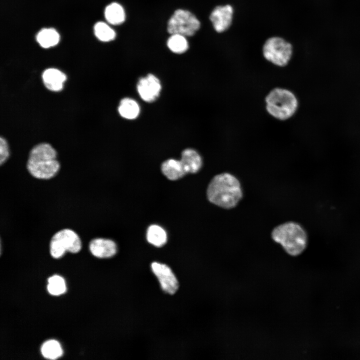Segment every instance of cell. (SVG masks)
Returning <instances> with one entry per match:
<instances>
[{
  "label": "cell",
  "instance_id": "cell-15",
  "mask_svg": "<svg viewBox=\"0 0 360 360\" xmlns=\"http://www.w3.org/2000/svg\"><path fill=\"white\" fill-rule=\"evenodd\" d=\"M118 110L122 118L132 120L138 117L140 108L136 101L130 98L126 97L120 100Z\"/></svg>",
  "mask_w": 360,
  "mask_h": 360
},
{
  "label": "cell",
  "instance_id": "cell-4",
  "mask_svg": "<svg viewBox=\"0 0 360 360\" xmlns=\"http://www.w3.org/2000/svg\"><path fill=\"white\" fill-rule=\"evenodd\" d=\"M266 109L272 117L280 120L291 118L296 112L298 101L294 94L284 88L271 90L265 98Z\"/></svg>",
  "mask_w": 360,
  "mask_h": 360
},
{
  "label": "cell",
  "instance_id": "cell-23",
  "mask_svg": "<svg viewBox=\"0 0 360 360\" xmlns=\"http://www.w3.org/2000/svg\"><path fill=\"white\" fill-rule=\"evenodd\" d=\"M10 155L8 144L2 136L0 138V164H2L8 160Z\"/></svg>",
  "mask_w": 360,
  "mask_h": 360
},
{
  "label": "cell",
  "instance_id": "cell-21",
  "mask_svg": "<svg viewBox=\"0 0 360 360\" xmlns=\"http://www.w3.org/2000/svg\"><path fill=\"white\" fill-rule=\"evenodd\" d=\"M94 29L96 36L100 41L110 42L113 40L116 37L114 30L104 22H96Z\"/></svg>",
  "mask_w": 360,
  "mask_h": 360
},
{
  "label": "cell",
  "instance_id": "cell-16",
  "mask_svg": "<svg viewBox=\"0 0 360 360\" xmlns=\"http://www.w3.org/2000/svg\"><path fill=\"white\" fill-rule=\"evenodd\" d=\"M36 39L42 47L49 48L58 44L60 41V35L54 28H43L38 33Z\"/></svg>",
  "mask_w": 360,
  "mask_h": 360
},
{
  "label": "cell",
  "instance_id": "cell-12",
  "mask_svg": "<svg viewBox=\"0 0 360 360\" xmlns=\"http://www.w3.org/2000/svg\"><path fill=\"white\" fill-rule=\"evenodd\" d=\"M66 79V75L64 72L54 68H48L42 74V80L44 86L51 91L61 90Z\"/></svg>",
  "mask_w": 360,
  "mask_h": 360
},
{
  "label": "cell",
  "instance_id": "cell-10",
  "mask_svg": "<svg viewBox=\"0 0 360 360\" xmlns=\"http://www.w3.org/2000/svg\"><path fill=\"white\" fill-rule=\"evenodd\" d=\"M234 12V8L230 4L218 6L213 9L209 18L217 32H224L230 27Z\"/></svg>",
  "mask_w": 360,
  "mask_h": 360
},
{
  "label": "cell",
  "instance_id": "cell-8",
  "mask_svg": "<svg viewBox=\"0 0 360 360\" xmlns=\"http://www.w3.org/2000/svg\"><path fill=\"white\" fill-rule=\"evenodd\" d=\"M136 89L140 96L144 101L152 102L159 96L162 85L157 76L152 74H148L138 80Z\"/></svg>",
  "mask_w": 360,
  "mask_h": 360
},
{
  "label": "cell",
  "instance_id": "cell-11",
  "mask_svg": "<svg viewBox=\"0 0 360 360\" xmlns=\"http://www.w3.org/2000/svg\"><path fill=\"white\" fill-rule=\"evenodd\" d=\"M88 246L93 256L101 258H111L117 251L116 245L113 240L104 238L92 239Z\"/></svg>",
  "mask_w": 360,
  "mask_h": 360
},
{
  "label": "cell",
  "instance_id": "cell-17",
  "mask_svg": "<svg viewBox=\"0 0 360 360\" xmlns=\"http://www.w3.org/2000/svg\"><path fill=\"white\" fill-rule=\"evenodd\" d=\"M104 16L107 22L114 25L122 24L126 17L123 8L116 2L112 3L106 8Z\"/></svg>",
  "mask_w": 360,
  "mask_h": 360
},
{
  "label": "cell",
  "instance_id": "cell-3",
  "mask_svg": "<svg viewBox=\"0 0 360 360\" xmlns=\"http://www.w3.org/2000/svg\"><path fill=\"white\" fill-rule=\"evenodd\" d=\"M271 236L291 256L300 255L307 247V234L301 225L294 222H288L276 226L272 230Z\"/></svg>",
  "mask_w": 360,
  "mask_h": 360
},
{
  "label": "cell",
  "instance_id": "cell-20",
  "mask_svg": "<svg viewBox=\"0 0 360 360\" xmlns=\"http://www.w3.org/2000/svg\"><path fill=\"white\" fill-rule=\"evenodd\" d=\"M167 45L172 52L178 54L184 52L188 48L185 36L179 34H172L168 40Z\"/></svg>",
  "mask_w": 360,
  "mask_h": 360
},
{
  "label": "cell",
  "instance_id": "cell-13",
  "mask_svg": "<svg viewBox=\"0 0 360 360\" xmlns=\"http://www.w3.org/2000/svg\"><path fill=\"white\" fill-rule=\"evenodd\" d=\"M180 161L186 173H196L201 168L202 160L200 154L195 150L188 148L181 154Z\"/></svg>",
  "mask_w": 360,
  "mask_h": 360
},
{
  "label": "cell",
  "instance_id": "cell-1",
  "mask_svg": "<svg viewBox=\"0 0 360 360\" xmlns=\"http://www.w3.org/2000/svg\"><path fill=\"white\" fill-rule=\"evenodd\" d=\"M206 195L211 203L223 208L230 209L237 206L243 194L238 180L230 173L222 172L212 179Z\"/></svg>",
  "mask_w": 360,
  "mask_h": 360
},
{
  "label": "cell",
  "instance_id": "cell-7",
  "mask_svg": "<svg viewBox=\"0 0 360 360\" xmlns=\"http://www.w3.org/2000/svg\"><path fill=\"white\" fill-rule=\"evenodd\" d=\"M200 23L196 17L189 11L178 9L170 18L168 31L172 34L192 36L200 28Z\"/></svg>",
  "mask_w": 360,
  "mask_h": 360
},
{
  "label": "cell",
  "instance_id": "cell-5",
  "mask_svg": "<svg viewBox=\"0 0 360 360\" xmlns=\"http://www.w3.org/2000/svg\"><path fill=\"white\" fill-rule=\"evenodd\" d=\"M262 54L268 61L276 66L283 67L288 64L292 58V46L284 38L272 36L265 42Z\"/></svg>",
  "mask_w": 360,
  "mask_h": 360
},
{
  "label": "cell",
  "instance_id": "cell-9",
  "mask_svg": "<svg viewBox=\"0 0 360 360\" xmlns=\"http://www.w3.org/2000/svg\"><path fill=\"white\" fill-rule=\"evenodd\" d=\"M151 268L162 290L170 294H174L178 288V282L171 268L167 265L158 262H153Z\"/></svg>",
  "mask_w": 360,
  "mask_h": 360
},
{
  "label": "cell",
  "instance_id": "cell-2",
  "mask_svg": "<svg viewBox=\"0 0 360 360\" xmlns=\"http://www.w3.org/2000/svg\"><path fill=\"white\" fill-rule=\"evenodd\" d=\"M56 152L50 144L41 143L30 150L26 162L28 172L36 178L48 180L58 172L60 164Z\"/></svg>",
  "mask_w": 360,
  "mask_h": 360
},
{
  "label": "cell",
  "instance_id": "cell-18",
  "mask_svg": "<svg viewBox=\"0 0 360 360\" xmlns=\"http://www.w3.org/2000/svg\"><path fill=\"white\" fill-rule=\"evenodd\" d=\"M146 239L152 244L160 247L164 246L167 240L166 231L160 226L153 224L148 228Z\"/></svg>",
  "mask_w": 360,
  "mask_h": 360
},
{
  "label": "cell",
  "instance_id": "cell-6",
  "mask_svg": "<svg viewBox=\"0 0 360 360\" xmlns=\"http://www.w3.org/2000/svg\"><path fill=\"white\" fill-rule=\"evenodd\" d=\"M82 248V242L78 235L70 228L61 230L52 236L50 243V252L54 258L62 257L68 251L78 252Z\"/></svg>",
  "mask_w": 360,
  "mask_h": 360
},
{
  "label": "cell",
  "instance_id": "cell-22",
  "mask_svg": "<svg viewBox=\"0 0 360 360\" xmlns=\"http://www.w3.org/2000/svg\"><path fill=\"white\" fill-rule=\"evenodd\" d=\"M47 288L49 293L52 295L58 296L64 294L66 290L64 279L58 275L50 277L48 279Z\"/></svg>",
  "mask_w": 360,
  "mask_h": 360
},
{
  "label": "cell",
  "instance_id": "cell-19",
  "mask_svg": "<svg viewBox=\"0 0 360 360\" xmlns=\"http://www.w3.org/2000/svg\"><path fill=\"white\" fill-rule=\"evenodd\" d=\"M41 352L42 356L50 360H55L62 356V350L59 342L55 340L46 342L42 345Z\"/></svg>",
  "mask_w": 360,
  "mask_h": 360
},
{
  "label": "cell",
  "instance_id": "cell-14",
  "mask_svg": "<svg viewBox=\"0 0 360 360\" xmlns=\"http://www.w3.org/2000/svg\"><path fill=\"white\" fill-rule=\"evenodd\" d=\"M161 170L168 179L172 180H177L186 174L180 160L174 158L164 162L161 166Z\"/></svg>",
  "mask_w": 360,
  "mask_h": 360
}]
</instances>
